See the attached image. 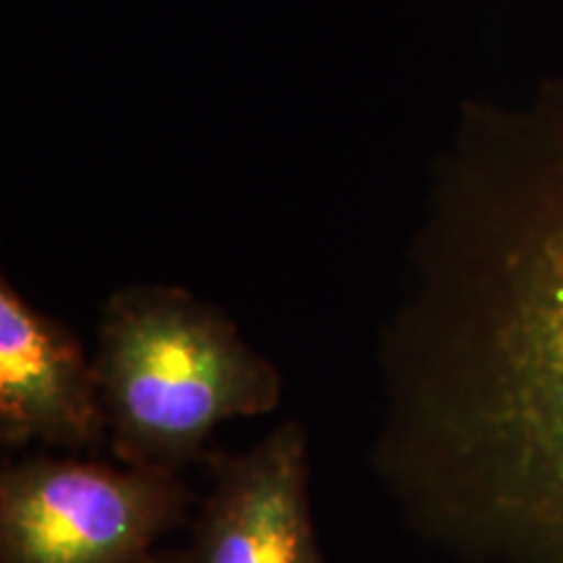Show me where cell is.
Listing matches in <instances>:
<instances>
[{
	"label": "cell",
	"instance_id": "cell-1",
	"mask_svg": "<svg viewBox=\"0 0 563 563\" xmlns=\"http://www.w3.org/2000/svg\"><path fill=\"white\" fill-rule=\"evenodd\" d=\"M384 350L376 467L475 563H563V81L467 125Z\"/></svg>",
	"mask_w": 563,
	"mask_h": 563
},
{
	"label": "cell",
	"instance_id": "cell-2",
	"mask_svg": "<svg viewBox=\"0 0 563 563\" xmlns=\"http://www.w3.org/2000/svg\"><path fill=\"white\" fill-rule=\"evenodd\" d=\"M91 357L115 462L170 475L207 464L222 422L274 412L285 391L228 313L173 285L112 292Z\"/></svg>",
	"mask_w": 563,
	"mask_h": 563
},
{
	"label": "cell",
	"instance_id": "cell-3",
	"mask_svg": "<svg viewBox=\"0 0 563 563\" xmlns=\"http://www.w3.org/2000/svg\"><path fill=\"white\" fill-rule=\"evenodd\" d=\"M183 475L32 454L0 473V563H157L188 522Z\"/></svg>",
	"mask_w": 563,
	"mask_h": 563
},
{
	"label": "cell",
	"instance_id": "cell-4",
	"mask_svg": "<svg viewBox=\"0 0 563 563\" xmlns=\"http://www.w3.org/2000/svg\"><path fill=\"white\" fill-rule=\"evenodd\" d=\"M207 467L209 490L183 545L188 563H327L302 422H279L245 452L211 449Z\"/></svg>",
	"mask_w": 563,
	"mask_h": 563
},
{
	"label": "cell",
	"instance_id": "cell-5",
	"mask_svg": "<svg viewBox=\"0 0 563 563\" xmlns=\"http://www.w3.org/2000/svg\"><path fill=\"white\" fill-rule=\"evenodd\" d=\"M108 441L95 357L66 323L0 279V443L95 454Z\"/></svg>",
	"mask_w": 563,
	"mask_h": 563
},
{
	"label": "cell",
	"instance_id": "cell-6",
	"mask_svg": "<svg viewBox=\"0 0 563 563\" xmlns=\"http://www.w3.org/2000/svg\"><path fill=\"white\" fill-rule=\"evenodd\" d=\"M157 563H188L186 548H167V551L159 553Z\"/></svg>",
	"mask_w": 563,
	"mask_h": 563
}]
</instances>
